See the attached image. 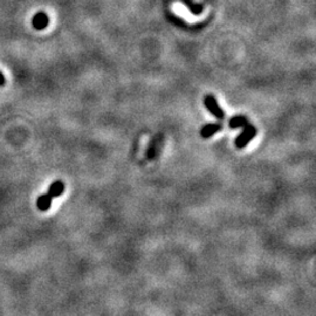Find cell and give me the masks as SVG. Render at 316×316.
Instances as JSON below:
<instances>
[{
    "mask_svg": "<svg viewBox=\"0 0 316 316\" xmlns=\"http://www.w3.org/2000/svg\"><path fill=\"white\" fill-rule=\"evenodd\" d=\"M255 136H257V128L252 126L251 123H247V125L244 127L241 134L235 138V147H237L238 149H242V148H245L247 144L255 137Z\"/></svg>",
    "mask_w": 316,
    "mask_h": 316,
    "instance_id": "1",
    "label": "cell"
},
{
    "mask_svg": "<svg viewBox=\"0 0 316 316\" xmlns=\"http://www.w3.org/2000/svg\"><path fill=\"white\" fill-rule=\"evenodd\" d=\"M204 105H205L206 109L209 110L210 113L213 115L217 119L225 118V111L222 109L217 101V99H215L213 95L205 96V99H204Z\"/></svg>",
    "mask_w": 316,
    "mask_h": 316,
    "instance_id": "2",
    "label": "cell"
},
{
    "mask_svg": "<svg viewBox=\"0 0 316 316\" xmlns=\"http://www.w3.org/2000/svg\"><path fill=\"white\" fill-rule=\"evenodd\" d=\"M48 23H50V18H48V15L45 12H38V13L32 18V26L37 31L45 30L48 26Z\"/></svg>",
    "mask_w": 316,
    "mask_h": 316,
    "instance_id": "3",
    "label": "cell"
},
{
    "mask_svg": "<svg viewBox=\"0 0 316 316\" xmlns=\"http://www.w3.org/2000/svg\"><path fill=\"white\" fill-rule=\"evenodd\" d=\"M219 130H222L221 123H209L201 129V136L202 138H210L214 134H217Z\"/></svg>",
    "mask_w": 316,
    "mask_h": 316,
    "instance_id": "4",
    "label": "cell"
},
{
    "mask_svg": "<svg viewBox=\"0 0 316 316\" xmlns=\"http://www.w3.org/2000/svg\"><path fill=\"white\" fill-rule=\"evenodd\" d=\"M65 187H66L65 183H63L62 181H55L51 184L50 187H48L47 193L50 195L52 198L60 197V196L65 192Z\"/></svg>",
    "mask_w": 316,
    "mask_h": 316,
    "instance_id": "5",
    "label": "cell"
},
{
    "mask_svg": "<svg viewBox=\"0 0 316 316\" xmlns=\"http://www.w3.org/2000/svg\"><path fill=\"white\" fill-rule=\"evenodd\" d=\"M52 201H53V198L51 197L48 193H45V195H41L38 197V201H37V206L38 209L40 211L42 212H46L51 209V205H52Z\"/></svg>",
    "mask_w": 316,
    "mask_h": 316,
    "instance_id": "6",
    "label": "cell"
},
{
    "mask_svg": "<svg viewBox=\"0 0 316 316\" xmlns=\"http://www.w3.org/2000/svg\"><path fill=\"white\" fill-rule=\"evenodd\" d=\"M247 123H249V119H247L245 116L239 115V116H234V117H232L229 122V127L231 129H237V128H244Z\"/></svg>",
    "mask_w": 316,
    "mask_h": 316,
    "instance_id": "7",
    "label": "cell"
},
{
    "mask_svg": "<svg viewBox=\"0 0 316 316\" xmlns=\"http://www.w3.org/2000/svg\"><path fill=\"white\" fill-rule=\"evenodd\" d=\"M6 83V80H5V77H4V74L0 71V87H4Z\"/></svg>",
    "mask_w": 316,
    "mask_h": 316,
    "instance_id": "8",
    "label": "cell"
}]
</instances>
